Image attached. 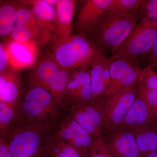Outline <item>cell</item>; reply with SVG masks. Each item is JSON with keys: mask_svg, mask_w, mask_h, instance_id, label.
Instances as JSON below:
<instances>
[{"mask_svg": "<svg viewBox=\"0 0 157 157\" xmlns=\"http://www.w3.org/2000/svg\"><path fill=\"white\" fill-rule=\"evenodd\" d=\"M101 138L113 157H142L134 132L127 127L113 128Z\"/></svg>", "mask_w": 157, "mask_h": 157, "instance_id": "9", "label": "cell"}, {"mask_svg": "<svg viewBox=\"0 0 157 157\" xmlns=\"http://www.w3.org/2000/svg\"><path fill=\"white\" fill-rule=\"evenodd\" d=\"M56 130V125L24 126L14 124L0 136L7 141L11 157H38Z\"/></svg>", "mask_w": 157, "mask_h": 157, "instance_id": "2", "label": "cell"}, {"mask_svg": "<svg viewBox=\"0 0 157 157\" xmlns=\"http://www.w3.org/2000/svg\"><path fill=\"white\" fill-rule=\"evenodd\" d=\"M86 157H113L104 144L102 138L95 140Z\"/></svg>", "mask_w": 157, "mask_h": 157, "instance_id": "28", "label": "cell"}, {"mask_svg": "<svg viewBox=\"0 0 157 157\" xmlns=\"http://www.w3.org/2000/svg\"><path fill=\"white\" fill-rule=\"evenodd\" d=\"M17 10L9 4L1 5L0 7V36H5L11 34L16 21Z\"/></svg>", "mask_w": 157, "mask_h": 157, "instance_id": "22", "label": "cell"}, {"mask_svg": "<svg viewBox=\"0 0 157 157\" xmlns=\"http://www.w3.org/2000/svg\"><path fill=\"white\" fill-rule=\"evenodd\" d=\"M60 68L55 60H44L38 65L29 77L28 86H40L47 90Z\"/></svg>", "mask_w": 157, "mask_h": 157, "instance_id": "18", "label": "cell"}, {"mask_svg": "<svg viewBox=\"0 0 157 157\" xmlns=\"http://www.w3.org/2000/svg\"><path fill=\"white\" fill-rule=\"evenodd\" d=\"M133 131L142 157L157 151V126L148 127Z\"/></svg>", "mask_w": 157, "mask_h": 157, "instance_id": "21", "label": "cell"}, {"mask_svg": "<svg viewBox=\"0 0 157 157\" xmlns=\"http://www.w3.org/2000/svg\"><path fill=\"white\" fill-rule=\"evenodd\" d=\"M17 100L10 102H0V136L6 133L15 123Z\"/></svg>", "mask_w": 157, "mask_h": 157, "instance_id": "23", "label": "cell"}, {"mask_svg": "<svg viewBox=\"0 0 157 157\" xmlns=\"http://www.w3.org/2000/svg\"><path fill=\"white\" fill-rule=\"evenodd\" d=\"M140 19V9L125 13L106 14L92 35L93 41L102 51L111 54L137 26Z\"/></svg>", "mask_w": 157, "mask_h": 157, "instance_id": "3", "label": "cell"}, {"mask_svg": "<svg viewBox=\"0 0 157 157\" xmlns=\"http://www.w3.org/2000/svg\"><path fill=\"white\" fill-rule=\"evenodd\" d=\"M55 48V60L60 67L71 71L90 66L101 50L93 40L80 33L71 36Z\"/></svg>", "mask_w": 157, "mask_h": 157, "instance_id": "4", "label": "cell"}, {"mask_svg": "<svg viewBox=\"0 0 157 157\" xmlns=\"http://www.w3.org/2000/svg\"><path fill=\"white\" fill-rule=\"evenodd\" d=\"M111 59L100 51L92 61L90 67L93 101L105 97L110 82Z\"/></svg>", "mask_w": 157, "mask_h": 157, "instance_id": "14", "label": "cell"}, {"mask_svg": "<svg viewBox=\"0 0 157 157\" xmlns=\"http://www.w3.org/2000/svg\"><path fill=\"white\" fill-rule=\"evenodd\" d=\"M9 63V53L7 46L1 44L0 45V73L6 72V69Z\"/></svg>", "mask_w": 157, "mask_h": 157, "instance_id": "29", "label": "cell"}, {"mask_svg": "<svg viewBox=\"0 0 157 157\" xmlns=\"http://www.w3.org/2000/svg\"><path fill=\"white\" fill-rule=\"evenodd\" d=\"M106 98L86 104L68 107V112L94 140L103 133V106Z\"/></svg>", "mask_w": 157, "mask_h": 157, "instance_id": "7", "label": "cell"}, {"mask_svg": "<svg viewBox=\"0 0 157 157\" xmlns=\"http://www.w3.org/2000/svg\"><path fill=\"white\" fill-rule=\"evenodd\" d=\"M0 157H11L7 141L2 136H0Z\"/></svg>", "mask_w": 157, "mask_h": 157, "instance_id": "30", "label": "cell"}, {"mask_svg": "<svg viewBox=\"0 0 157 157\" xmlns=\"http://www.w3.org/2000/svg\"><path fill=\"white\" fill-rule=\"evenodd\" d=\"M1 102H10L17 100L21 92L19 77L9 72L1 73L0 76Z\"/></svg>", "mask_w": 157, "mask_h": 157, "instance_id": "20", "label": "cell"}, {"mask_svg": "<svg viewBox=\"0 0 157 157\" xmlns=\"http://www.w3.org/2000/svg\"><path fill=\"white\" fill-rule=\"evenodd\" d=\"M93 101L90 66L76 70L70 78L59 102L67 107Z\"/></svg>", "mask_w": 157, "mask_h": 157, "instance_id": "8", "label": "cell"}, {"mask_svg": "<svg viewBox=\"0 0 157 157\" xmlns=\"http://www.w3.org/2000/svg\"><path fill=\"white\" fill-rule=\"evenodd\" d=\"M76 2L73 0H58L56 6V32L53 37L55 48L66 42L70 36L74 26L73 24Z\"/></svg>", "mask_w": 157, "mask_h": 157, "instance_id": "15", "label": "cell"}, {"mask_svg": "<svg viewBox=\"0 0 157 157\" xmlns=\"http://www.w3.org/2000/svg\"><path fill=\"white\" fill-rule=\"evenodd\" d=\"M146 157H157V151L153 152L147 155Z\"/></svg>", "mask_w": 157, "mask_h": 157, "instance_id": "32", "label": "cell"}, {"mask_svg": "<svg viewBox=\"0 0 157 157\" xmlns=\"http://www.w3.org/2000/svg\"><path fill=\"white\" fill-rule=\"evenodd\" d=\"M157 36V22L140 18L136 28L109 58L128 59L137 61L139 57L149 54Z\"/></svg>", "mask_w": 157, "mask_h": 157, "instance_id": "5", "label": "cell"}, {"mask_svg": "<svg viewBox=\"0 0 157 157\" xmlns=\"http://www.w3.org/2000/svg\"><path fill=\"white\" fill-rule=\"evenodd\" d=\"M132 131L148 127L157 126L151 107L146 97L138 89L136 99L122 124Z\"/></svg>", "mask_w": 157, "mask_h": 157, "instance_id": "13", "label": "cell"}, {"mask_svg": "<svg viewBox=\"0 0 157 157\" xmlns=\"http://www.w3.org/2000/svg\"><path fill=\"white\" fill-rule=\"evenodd\" d=\"M38 157H83L76 148L55 135L50 137Z\"/></svg>", "mask_w": 157, "mask_h": 157, "instance_id": "19", "label": "cell"}, {"mask_svg": "<svg viewBox=\"0 0 157 157\" xmlns=\"http://www.w3.org/2000/svg\"><path fill=\"white\" fill-rule=\"evenodd\" d=\"M137 92L138 80L106 98L103 106V135L122 124L136 99Z\"/></svg>", "mask_w": 157, "mask_h": 157, "instance_id": "6", "label": "cell"}, {"mask_svg": "<svg viewBox=\"0 0 157 157\" xmlns=\"http://www.w3.org/2000/svg\"><path fill=\"white\" fill-rule=\"evenodd\" d=\"M55 135L65 143L76 148L83 157H87L94 141L68 112L56 124Z\"/></svg>", "mask_w": 157, "mask_h": 157, "instance_id": "10", "label": "cell"}, {"mask_svg": "<svg viewBox=\"0 0 157 157\" xmlns=\"http://www.w3.org/2000/svg\"><path fill=\"white\" fill-rule=\"evenodd\" d=\"M58 0H37L26 1L25 3L33 6L32 14L37 23L43 29H53V23L56 24V10L53 6H56Z\"/></svg>", "mask_w": 157, "mask_h": 157, "instance_id": "17", "label": "cell"}, {"mask_svg": "<svg viewBox=\"0 0 157 157\" xmlns=\"http://www.w3.org/2000/svg\"><path fill=\"white\" fill-rule=\"evenodd\" d=\"M140 72L136 61L124 58L111 59L110 84L105 97L109 98L137 81Z\"/></svg>", "mask_w": 157, "mask_h": 157, "instance_id": "11", "label": "cell"}, {"mask_svg": "<svg viewBox=\"0 0 157 157\" xmlns=\"http://www.w3.org/2000/svg\"><path fill=\"white\" fill-rule=\"evenodd\" d=\"M110 0H86L78 11L74 28L79 33L92 34L106 15Z\"/></svg>", "mask_w": 157, "mask_h": 157, "instance_id": "12", "label": "cell"}, {"mask_svg": "<svg viewBox=\"0 0 157 157\" xmlns=\"http://www.w3.org/2000/svg\"><path fill=\"white\" fill-rule=\"evenodd\" d=\"M68 112V107L46 89L28 86L17 98L15 124L24 126L56 125Z\"/></svg>", "mask_w": 157, "mask_h": 157, "instance_id": "1", "label": "cell"}, {"mask_svg": "<svg viewBox=\"0 0 157 157\" xmlns=\"http://www.w3.org/2000/svg\"><path fill=\"white\" fill-rule=\"evenodd\" d=\"M39 29L42 28L35 19L29 24H15L11 33V38L14 41L33 42V39L37 34Z\"/></svg>", "mask_w": 157, "mask_h": 157, "instance_id": "24", "label": "cell"}, {"mask_svg": "<svg viewBox=\"0 0 157 157\" xmlns=\"http://www.w3.org/2000/svg\"><path fill=\"white\" fill-rule=\"evenodd\" d=\"M148 62L157 60V36L151 52L149 54Z\"/></svg>", "mask_w": 157, "mask_h": 157, "instance_id": "31", "label": "cell"}, {"mask_svg": "<svg viewBox=\"0 0 157 157\" xmlns=\"http://www.w3.org/2000/svg\"><path fill=\"white\" fill-rule=\"evenodd\" d=\"M9 63L15 69L29 67L33 63L37 49L33 42H19L13 40L7 46Z\"/></svg>", "mask_w": 157, "mask_h": 157, "instance_id": "16", "label": "cell"}, {"mask_svg": "<svg viewBox=\"0 0 157 157\" xmlns=\"http://www.w3.org/2000/svg\"><path fill=\"white\" fill-rule=\"evenodd\" d=\"M144 0H110L106 14H122L139 9Z\"/></svg>", "mask_w": 157, "mask_h": 157, "instance_id": "26", "label": "cell"}, {"mask_svg": "<svg viewBox=\"0 0 157 157\" xmlns=\"http://www.w3.org/2000/svg\"><path fill=\"white\" fill-rule=\"evenodd\" d=\"M138 85L147 89L157 90V60L148 62L141 70Z\"/></svg>", "mask_w": 157, "mask_h": 157, "instance_id": "25", "label": "cell"}, {"mask_svg": "<svg viewBox=\"0 0 157 157\" xmlns=\"http://www.w3.org/2000/svg\"><path fill=\"white\" fill-rule=\"evenodd\" d=\"M140 11V18L157 22V0H144Z\"/></svg>", "mask_w": 157, "mask_h": 157, "instance_id": "27", "label": "cell"}]
</instances>
